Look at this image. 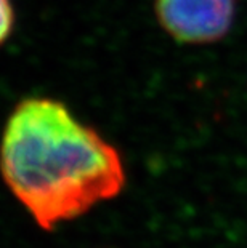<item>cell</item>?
I'll list each match as a JSON object with an SVG mask.
<instances>
[{
  "mask_svg": "<svg viewBox=\"0 0 247 248\" xmlns=\"http://www.w3.org/2000/svg\"><path fill=\"white\" fill-rule=\"evenodd\" d=\"M7 187L42 229L50 231L122 192L120 152L65 103L31 96L19 101L0 141Z\"/></svg>",
  "mask_w": 247,
  "mask_h": 248,
  "instance_id": "cell-1",
  "label": "cell"
},
{
  "mask_svg": "<svg viewBox=\"0 0 247 248\" xmlns=\"http://www.w3.org/2000/svg\"><path fill=\"white\" fill-rule=\"evenodd\" d=\"M156 18L173 40L209 45L228 35L236 16V0H156Z\"/></svg>",
  "mask_w": 247,
  "mask_h": 248,
  "instance_id": "cell-2",
  "label": "cell"
},
{
  "mask_svg": "<svg viewBox=\"0 0 247 248\" xmlns=\"http://www.w3.org/2000/svg\"><path fill=\"white\" fill-rule=\"evenodd\" d=\"M15 26V8L12 0H0V45L12 35Z\"/></svg>",
  "mask_w": 247,
  "mask_h": 248,
  "instance_id": "cell-3",
  "label": "cell"
}]
</instances>
